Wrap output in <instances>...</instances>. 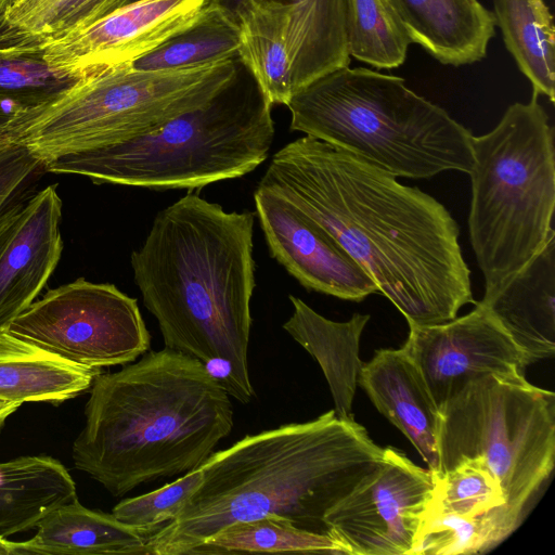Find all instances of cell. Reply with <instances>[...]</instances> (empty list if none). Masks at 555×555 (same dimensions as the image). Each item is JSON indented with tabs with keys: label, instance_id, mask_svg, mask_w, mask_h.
Segmentation results:
<instances>
[{
	"label": "cell",
	"instance_id": "6da1fadb",
	"mask_svg": "<svg viewBox=\"0 0 555 555\" xmlns=\"http://www.w3.org/2000/svg\"><path fill=\"white\" fill-rule=\"evenodd\" d=\"M258 184L328 232L408 324H441L475 305L460 228L431 195L310 135L280 149Z\"/></svg>",
	"mask_w": 555,
	"mask_h": 555
},
{
	"label": "cell",
	"instance_id": "7a4b0ae2",
	"mask_svg": "<svg viewBox=\"0 0 555 555\" xmlns=\"http://www.w3.org/2000/svg\"><path fill=\"white\" fill-rule=\"evenodd\" d=\"M383 451L362 425L334 410L246 435L208 457L199 487L147 546L152 555H189L224 527L266 515L327 534V512L378 465Z\"/></svg>",
	"mask_w": 555,
	"mask_h": 555
},
{
	"label": "cell",
	"instance_id": "3957f363",
	"mask_svg": "<svg viewBox=\"0 0 555 555\" xmlns=\"http://www.w3.org/2000/svg\"><path fill=\"white\" fill-rule=\"evenodd\" d=\"M255 214L225 211L189 192L160 210L130 257L143 304L166 348L199 360L222 359L250 402L248 370Z\"/></svg>",
	"mask_w": 555,
	"mask_h": 555
},
{
	"label": "cell",
	"instance_id": "277c9868",
	"mask_svg": "<svg viewBox=\"0 0 555 555\" xmlns=\"http://www.w3.org/2000/svg\"><path fill=\"white\" fill-rule=\"evenodd\" d=\"M230 398L199 360L147 350L94 377L74 465L117 498L196 469L232 431Z\"/></svg>",
	"mask_w": 555,
	"mask_h": 555
},
{
	"label": "cell",
	"instance_id": "5b68a950",
	"mask_svg": "<svg viewBox=\"0 0 555 555\" xmlns=\"http://www.w3.org/2000/svg\"><path fill=\"white\" fill-rule=\"evenodd\" d=\"M291 129L339 147L392 175L428 179L469 173L473 133L403 78L365 67L331 70L286 105Z\"/></svg>",
	"mask_w": 555,
	"mask_h": 555
},
{
	"label": "cell",
	"instance_id": "8992f818",
	"mask_svg": "<svg viewBox=\"0 0 555 555\" xmlns=\"http://www.w3.org/2000/svg\"><path fill=\"white\" fill-rule=\"evenodd\" d=\"M272 105L240 78L206 104L121 142L57 157L44 171L152 190H197L263 163L274 139Z\"/></svg>",
	"mask_w": 555,
	"mask_h": 555
},
{
	"label": "cell",
	"instance_id": "52a82bcc",
	"mask_svg": "<svg viewBox=\"0 0 555 555\" xmlns=\"http://www.w3.org/2000/svg\"><path fill=\"white\" fill-rule=\"evenodd\" d=\"M532 92L473 137L468 231L485 294L504 284L555 237L554 128Z\"/></svg>",
	"mask_w": 555,
	"mask_h": 555
},
{
	"label": "cell",
	"instance_id": "ba28073f",
	"mask_svg": "<svg viewBox=\"0 0 555 555\" xmlns=\"http://www.w3.org/2000/svg\"><path fill=\"white\" fill-rule=\"evenodd\" d=\"M235 59L171 69L89 72L59 98L17 111L12 139L44 166L144 133L206 104L238 79Z\"/></svg>",
	"mask_w": 555,
	"mask_h": 555
},
{
	"label": "cell",
	"instance_id": "9c48e42d",
	"mask_svg": "<svg viewBox=\"0 0 555 555\" xmlns=\"http://www.w3.org/2000/svg\"><path fill=\"white\" fill-rule=\"evenodd\" d=\"M439 468L480 457L503 491L500 534L505 540L548 479L555 460V396L525 378L481 375L440 408Z\"/></svg>",
	"mask_w": 555,
	"mask_h": 555
},
{
	"label": "cell",
	"instance_id": "30bf717a",
	"mask_svg": "<svg viewBox=\"0 0 555 555\" xmlns=\"http://www.w3.org/2000/svg\"><path fill=\"white\" fill-rule=\"evenodd\" d=\"M5 330L69 362L100 371L131 363L151 346L137 299L114 284L83 278L47 292Z\"/></svg>",
	"mask_w": 555,
	"mask_h": 555
},
{
	"label": "cell",
	"instance_id": "8fae6325",
	"mask_svg": "<svg viewBox=\"0 0 555 555\" xmlns=\"http://www.w3.org/2000/svg\"><path fill=\"white\" fill-rule=\"evenodd\" d=\"M434 487L433 473L387 447L378 465L326 516L343 554L410 555Z\"/></svg>",
	"mask_w": 555,
	"mask_h": 555
},
{
	"label": "cell",
	"instance_id": "7c38bea8",
	"mask_svg": "<svg viewBox=\"0 0 555 555\" xmlns=\"http://www.w3.org/2000/svg\"><path fill=\"white\" fill-rule=\"evenodd\" d=\"M218 0H139L47 44L43 57L61 72H99L132 64L191 30L219 8Z\"/></svg>",
	"mask_w": 555,
	"mask_h": 555
},
{
	"label": "cell",
	"instance_id": "4fadbf2b",
	"mask_svg": "<svg viewBox=\"0 0 555 555\" xmlns=\"http://www.w3.org/2000/svg\"><path fill=\"white\" fill-rule=\"evenodd\" d=\"M409 327L402 347L420 369L438 409L475 377L525 376L521 351L479 301L463 317Z\"/></svg>",
	"mask_w": 555,
	"mask_h": 555
},
{
	"label": "cell",
	"instance_id": "5bb4252c",
	"mask_svg": "<svg viewBox=\"0 0 555 555\" xmlns=\"http://www.w3.org/2000/svg\"><path fill=\"white\" fill-rule=\"evenodd\" d=\"M254 201L271 256L305 288L357 302L378 293L340 244L287 199L258 184Z\"/></svg>",
	"mask_w": 555,
	"mask_h": 555
},
{
	"label": "cell",
	"instance_id": "9a60e30c",
	"mask_svg": "<svg viewBox=\"0 0 555 555\" xmlns=\"http://www.w3.org/2000/svg\"><path fill=\"white\" fill-rule=\"evenodd\" d=\"M56 185L26 197L0 221V331L28 308L62 255Z\"/></svg>",
	"mask_w": 555,
	"mask_h": 555
},
{
	"label": "cell",
	"instance_id": "2e32d148",
	"mask_svg": "<svg viewBox=\"0 0 555 555\" xmlns=\"http://www.w3.org/2000/svg\"><path fill=\"white\" fill-rule=\"evenodd\" d=\"M521 351L526 365L555 353V237L479 301Z\"/></svg>",
	"mask_w": 555,
	"mask_h": 555
},
{
	"label": "cell",
	"instance_id": "e0dca14e",
	"mask_svg": "<svg viewBox=\"0 0 555 555\" xmlns=\"http://www.w3.org/2000/svg\"><path fill=\"white\" fill-rule=\"evenodd\" d=\"M358 384L375 408L414 446L431 473L439 468V409L406 350L379 349L363 363Z\"/></svg>",
	"mask_w": 555,
	"mask_h": 555
},
{
	"label": "cell",
	"instance_id": "ac0fdd59",
	"mask_svg": "<svg viewBox=\"0 0 555 555\" xmlns=\"http://www.w3.org/2000/svg\"><path fill=\"white\" fill-rule=\"evenodd\" d=\"M411 42L446 65L482 60L494 36L493 12L478 0H389Z\"/></svg>",
	"mask_w": 555,
	"mask_h": 555
},
{
	"label": "cell",
	"instance_id": "d6986e66",
	"mask_svg": "<svg viewBox=\"0 0 555 555\" xmlns=\"http://www.w3.org/2000/svg\"><path fill=\"white\" fill-rule=\"evenodd\" d=\"M289 300L293 313L283 330L321 366L334 400L335 414L343 420H354L352 401L363 365L359 345L370 315L353 313L348 321L336 322L321 315L298 297L289 295Z\"/></svg>",
	"mask_w": 555,
	"mask_h": 555
},
{
	"label": "cell",
	"instance_id": "ffe728a7",
	"mask_svg": "<svg viewBox=\"0 0 555 555\" xmlns=\"http://www.w3.org/2000/svg\"><path fill=\"white\" fill-rule=\"evenodd\" d=\"M36 528L30 540L16 543V555H152L147 537L77 498L50 511Z\"/></svg>",
	"mask_w": 555,
	"mask_h": 555
},
{
	"label": "cell",
	"instance_id": "44dd1931",
	"mask_svg": "<svg viewBox=\"0 0 555 555\" xmlns=\"http://www.w3.org/2000/svg\"><path fill=\"white\" fill-rule=\"evenodd\" d=\"M237 26V57L273 106L295 93L288 47V18L278 0H237L231 10Z\"/></svg>",
	"mask_w": 555,
	"mask_h": 555
},
{
	"label": "cell",
	"instance_id": "7402d4cb",
	"mask_svg": "<svg viewBox=\"0 0 555 555\" xmlns=\"http://www.w3.org/2000/svg\"><path fill=\"white\" fill-rule=\"evenodd\" d=\"M99 373L0 331L2 401L61 403L90 389Z\"/></svg>",
	"mask_w": 555,
	"mask_h": 555
},
{
	"label": "cell",
	"instance_id": "603a6c76",
	"mask_svg": "<svg viewBox=\"0 0 555 555\" xmlns=\"http://www.w3.org/2000/svg\"><path fill=\"white\" fill-rule=\"evenodd\" d=\"M76 498L70 474L51 456L0 463V539L36 527L50 511Z\"/></svg>",
	"mask_w": 555,
	"mask_h": 555
},
{
	"label": "cell",
	"instance_id": "cb8c5ba5",
	"mask_svg": "<svg viewBox=\"0 0 555 555\" xmlns=\"http://www.w3.org/2000/svg\"><path fill=\"white\" fill-rule=\"evenodd\" d=\"M288 18L295 92L315 78L349 66L344 0H278Z\"/></svg>",
	"mask_w": 555,
	"mask_h": 555
},
{
	"label": "cell",
	"instance_id": "d4e9b609",
	"mask_svg": "<svg viewBox=\"0 0 555 555\" xmlns=\"http://www.w3.org/2000/svg\"><path fill=\"white\" fill-rule=\"evenodd\" d=\"M496 25L533 92L555 100V28L544 0H492Z\"/></svg>",
	"mask_w": 555,
	"mask_h": 555
},
{
	"label": "cell",
	"instance_id": "484cf974",
	"mask_svg": "<svg viewBox=\"0 0 555 555\" xmlns=\"http://www.w3.org/2000/svg\"><path fill=\"white\" fill-rule=\"evenodd\" d=\"M126 4L127 0L18 1L0 13V48H44Z\"/></svg>",
	"mask_w": 555,
	"mask_h": 555
},
{
	"label": "cell",
	"instance_id": "4316f807",
	"mask_svg": "<svg viewBox=\"0 0 555 555\" xmlns=\"http://www.w3.org/2000/svg\"><path fill=\"white\" fill-rule=\"evenodd\" d=\"M433 478L434 487L424 516L455 514L479 518L487 532L488 550L502 542L500 524L504 494L480 457L463 459L443 473H433Z\"/></svg>",
	"mask_w": 555,
	"mask_h": 555
},
{
	"label": "cell",
	"instance_id": "83f0119b",
	"mask_svg": "<svg viewBox=\"0 0 555 555\" xmlns=\"http://www.w3.org/2000/svg\"><path fill=\"white\" fill-rule=\"evenodd\" d=\"M294 552L343 554L330 535L300 529L278 515H266L224 527L189 555Z\"/></svg>",
	"mask_w": 555,
	"mask_h": 555
},
{
	"label": "cell",
	"instance_id": "f1b7e54d",
	"mask_svg": "<svg viewBox=\"0 0 555 555\" xmlns=\"http://www.w3.org/2000/svg\"><path fill=\"white\" fill-rule=\"evenodd\" d=\"M350 57L376 68L400 66L412 43L389 0H344Z\"/></svg>",
	"mask_w": 555,
	"mask_h": 555
},
{
	"label": "cell",
	"instance_id": "f546056e",
	"mask_svg": "<svg viewBox=\"0 0 555 555\" xmlns=\"http://www.w3.org/2000/svg\"><path fill=\"white\" fill-rule=\"evenodd\" d=\"M44 49L0 48V104L28 109L46 104L89 72H61L43 57Z\"/></svg>",
	"mask_w": 555,
	"mask_h": 555
},
{
	"label": "cell",
	"instance_id": "4dcf8cb0",
	"mask_svg": "<svg viewBox=\"0 0 555 555\" xmlns=\"http://www.w3.org/2000/svg\"><path fill=\"white\" fill-rule=\"evenodd\" d=\"M237 26L230 9L216 12L191 30L169 40L131 64L137 69H171L206 62L236 59Z\"/></svg>",
	"mask_w": 555,
	"mask_h": 555
},
{
	"label": "cell",
	"instance_id": "1f68e13d",
	"mask_svg": "<svg viewBox=\"0 0 555 555\" xmlns=\"http://www.w3.org/2000/svg\"><path fill=\"white\" fill-rule=\"evenodd\" d=\"M202 480L203 469L198 467L159 489L120 501L112 514L149 538L178 516Z\"/></svg>",
	"mask_w": 555,
	"mask_h": 555
},
{
	"label": "cell",
	"instance_id": "d6a6232c",
	"mask_svg": "<svg viewBox=\"0 0 555 555\" xmlns=\"http://www.w3.org/2000/svg\"><path fill=\"white\" fill-rule=\"evenodd\" d=\"M487 551V532L481 519L433 514L423 517L410 555H470Z\"/></svg>",
	"mask_w": 555,
	"mask_h": 555
},
{
	"label": "cell",
	"instance_id": "836d02e7",
	"mask_svg": "<svg viewBox=\"0 0 555 555\" xmlns=\"http://www.w3.org/2000/svg\"><path fill=\"white\" fill-rule=\"evenodd\" d=\"M42 163L16 139L0 141V221L31 192Z\"/></svg>",
	"mask_w": 555,
	"mask_h": 555
},
{
	"label": "cell",
	"instance_id": "e575fe53",
	"mask_svg": "<svg viewBox=\"0 0 555 555\" xmlns=\"http://www.w3.org/2000/svg\"><path fill=\"white\" fill-rule=\"evenodd\" d=\"M16 120V109L0 104V141L12 138Z\"/></svg>",
	"mask_w": 555,
	"mask_h": 555
},
{
	"label": "cell",
	"instance_id": "d590c367",
	"mask_svg": "<svg viewBox=\"0 0 555 555\" xmlns=\"http://www.w3.org/2000/svg\"><path fill=\"white\" fill-rule=\"evenodd\" d=\"M20 406L21 404L16 402L0 400V431L9 416L12 415Z\"/></svg>",
	"mask_w": 555,
	"mask_h": 555
},
{
	"label": "cell",
	"instance_id": "8d00e7d4",
	"mask_svg": "<svg viewBox=\"0 0 555 555\" xmlns=\"http://www.w3.org/2000/svg\"><path fill=\"white\" fill-rule=\"evenodd\" d=\"M15 543L7 538L0 539V555H15Z\"/></svg>",
	"mask_w": 555,
	"mask_h": 555
},
{
	"label": "cell",
	"instance_id": "74e56055",
	"mask_svg": "<svg viewBox=\"0 0 555 555\" xmlns=\"http://www.w3.org/2000/svg\"><path fill=\"white\" fill-rule=\"evenodd\" d=\"M22 1V0H0V13H2L5 9L11 7L12 4Z\"/></svg>",
	"mask_w": 555,
	"mask_h": 555
},
{
	"label": "cell",
	"instance_id": "f35d334b",
	"mask_svg": "<svg viewBox=\"0 0 555 555\" xmlns=\"http://www.w3.org/2000/svg\"><path fill=\"white\" fill-rule=\"evenodd\" d=\"M134 1H139V0H127V4L134 2Z\"/></svg>",
	"mask_w": 555,
	"mask_h": 555
}]
</instances>
